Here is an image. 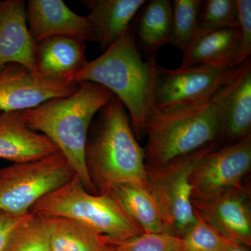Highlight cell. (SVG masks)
I'll return each mask as SVG.
<instances>
[{
	"label": "cell",
	"instance_id": "cb8c5ba5",
	"mask_svg": "<svg viewBox=\"0 0 251 251\" xmlns=\"http://www.w3.org/2000/svg\"><path fill=\"white\" fill-rule=\"evenodd\" d=\"M196 215V222L181 238V251H225L234 244L202 218Z\"/></svg>",
	"mask_w": 251,
	"mask_h": 251
},
{
	"label": "cell",
	"instance_id": "484cf974",
	"mask_svg": "<svg viewBox=\"0 0 251 251\" xmlns=\"http://www.w3.org/2000/svg\"><path fill=\"white\" fill-rule=\"evenodd\" d=\"M111 245L115 251H181L182 239L166 232H144L126 242Z\"/></svg>",
	"mask_w": 251,
	"mask_h": 251
},
{
	"label": "cell",
	"instance_id": "4fadbf2b",
	"mask_svg": "<svg viewBox=\"0 0 251 251\" xmlns=\"http://www.w3.org/2000/svg\"><path fill=\"white\" fill-rule=\"evenodd\" d=\"M26 16L34 44L56 36L95 42L93 27L87 16L74 12L62 0H29L26 3Z\"/></svg>",
	"mask_w": 251,
	"mask_h": 251
},
{
	"label": "cell",
	"instance_id": "2e32d148",
	"mask_svg": "<svg viewBox=\"0 0 251 251\" xmlns=\"http://www.w3.org/2000/svg\"><path fill=\"white\" fill-rule=\"evenodd\" d=\"M57 151L58 149L47 137L28 128L21 111L0 113V158L25 163Z\"/></svg>",
	"mask_w": 251,
	"mask_h": 251
},
{
	"label": "cell",
	"instance_id": "9c48e42d",
	"mask_svg": "<svg viewBox=\"0 0 251 251\" xmlns=\"http://www.w3.org/2000/svg\"><path fill=\"white\" fill-rule=\"evenodd\" d=\"M251 168V135L202 157L190 176L192 199H204L241 186Z\"/></svg>",
	"mask_w": 251,
	"mask_h": 251
},
{
	"label": "cell",
	"instance_id": "3957f363",
	"mask_svg": "<svg viewBox=\"0 0 251 251\" xmlns=\"http://www.w3.org/2000/svg\"><path fill=\"white\" fill-rule=\"evenodd\" d=\"M154 60H143L131 29L101 55L89 62L71 83L92 82L105 87L128 110L130 125L138 142L146 138L153 101Z\"/></svg>",
	"mask_w": 251,
	"mask_h": 251
},
{
	"label": "cell",
	"instance_id": "5bb4252c",
	"mask_svg": "<svg viewBox=\"0 0 251 251\" xmlns=\"http://www.w3.org/2000/svg\"><path fill=\"white\" fill-rule=\"evenodd\" d=\"M87 44L76 38L56 36L34 44L36 71L50 80L69 82L88 64Z\"/></svg>",
	"mask_w": 251,
	"mask_h": 251
},
{
	"label": "cell",
	"instance_id": "4316f807",
	"mask_svg": "<svg viewBox=\"0 0 251 251\" xmlns=\"http://www.w3.org/2000/svg\"><path fill=\"white\" fill-rule=\"evenodd\" d=\"M238 28L239 29V46H238L236 65L240 66L251 54V1L237 0Z\"/></svg>",
	"mask_w": 251,
	"mask_h": 251
},
{
	"label": "cell",
	"instance_id": "52a82bcc",
	"mask_svg": "<svg viewBox=\"0 0 251 251\" xmlns=\"http://www.w3.org/2000/svg\"><path fill=\"white\" fill-rule=\"evenodd\" d=\"M214 150H202L158 168H146L148 191L159 211L166 233L182 238L196 222L190 176L202 157Z\"/></svg>",
	"mask_w": 251,
	"mask_h": 251
},
{
	"label": "cell",
	"instance_id": "d4e9b609",
	"mask_svg": "<svg viewBox=\"0 0 251 251\" xmlns=\"http://www.w3.org/2000/svg\"><path fill=\"white\" fill-rule=\"evenodd\" d=\"M199 30L238 28L237 0H204L199 14Z\"/></svg>",
	"mask_w": 251,
	"mask_h": 251
},
{
	"label": "cell",
	"instance_id": "83f0119b",
	"mask_svg": "<svg viewBox=\"0 0 251 251\" xmlns=\"http://www.w3.org/2000/svg\"><path fill=\"white\" fill-rule=\"evenodd\" d=\"M33 211L24 214H9L0 211V251H4L15 232L32 219Z\"/></svg>",
	"mask_w": 251,
	"mask_h": 251
},
{
	"label": "cell",
	"instance_id": "4dcf8cb0",
	"mask_svg": "<svg viewBox=\"0 0 251 251\" xmlns=\"http://www.w3.org/2000/svg\"><path fill=\"white\" fill-rule=\"evenodd\" d=\"M0 113H1V112H0Z\"/></svg>",
	"mask_w": 251,
	"mask_h": 251
},
{
	"label": "cell",
	"instance_id": "44dd1931",
	"mask_svg": "<svg viewBox=\"0 0 251 251\" xmlns=\"http://www.w3.org/2000/svg\"><path fill=\"white\" fill-rule=\"evenodd\" d=\"M51 219V251H100L106 244L97 232L73 220Z\"/></svg>",
	"mask_w": 251,
	"mask_h": 251
},
{
	"label": "cell",
	"instance_id": "30bf717a",
	"mask_svg": "<svg viewBox=\"0 0 251 251\" xmlns=\"http://www.w3.org/2000/svg\"><path fill=\"white\" fill-rule=\"evenodd\" d=\"M78 87L50 80L21 64L10 63L0 72V112L35 108L51 99L72 95Z\"/></svg>",
	"mask_w": 251,
	"mask_h": 251
},
{
	"label": "cell",
	"instance_id": "ba28073f",
	"mask_svg": "<svg viewBox=\"0 0 251 251\" xmlns=\"http://www.w3.org/2000/svg\"><path fill=\"white\" fill-rule=\"evenodd\" d=\"M238 67L220 69L198 65L168 69L156 63L153 72L155 108L168 111L211 103Z\"/></svg>",
	"mask_w": 251,
	"mask_h": 251
},
{
	"label": "cell",
	"instance_id": "9a60e30c",
	"mask_svg": "<svg viewBox=\"0 0 251 251\" xmlns=\"http://www.w3.org/2000/svg\"><path fill=\"white\" fill-rule=\"evenodd\" d=\"M34 47L27 27L25 1L0 0V72L6 64L16 63L38 73Z\"/></svg>",
	"mask_w": 251,
	"mask_h": 251
},
{
	"label": "cell",
	"instance_id": "f546056e",
	"mask_svg": "<svg viewBox=\"0 0 251 251\" xmlns=\"http://www.w3.org/2000/svg\"><path fill=\"white\" fill-rule=\"evenodd\" d=\"M100 251H114L113 247H112L111 244H105Z\"/></svg>",
	"mask_w": 251,
	"mask_h": 251
},
{
	"label": "cell",
	"instance_id": "7402d4cb",
	"mask_svg": "<svg viewBox=\"0 0 251 251\" xmlns=\"http://www.w3.org/2000/svg\"><path fill=\"white\" fill-rule=\"evenodd\" d=\"M202 0H173V35L171 44L184 52L199 31Z\"/></svg>",
	"mask_w": 251,
	"mask_h": 251
},
{
	"label": "cell",
	"instance_id": "603a6c76",
	"mask_svg": "<svg viewBox=\"0 0 251 251\" xmlns=\"http://www.w3.org/2000/svg\"><path fill=\"white\" fill-rule=\"evenodd\" d=\"M51 229L50 218L34 213L15 232L4 251H51Z\"/></svg>",
	"mask_w": 251,
	"mask_h": 251
},
{
	"label": "cell",
	"instance_id": "7c38bea8",
	"mask_svg": "<svg viewBox=\"0 0 251 251\" xmlns=\"http://www.w3.org/2000/svg\"><path fill=\"white\" fill-rule=\"evenodd\" d=\"M211 103L221 118V147L234 145L251 135V58L238 67Z\"/></svg>",
	"mask_w": 251,
	"mask_h": 251
},
{
	"label": "cell",
	"instance_id": "e0dca14e",
	"mask_svg": "<svg viewBox=\"0 0 251 251\" xmlns=\"http://www.w3.org/2000/svg\"><path fill=\"white\" fill-rule=\"evenodd\" d=\"M239 37V28L198 31L182 53L181 67H237Z\"/></svg>",
	"mask_w": 251,
	"mask_h": 251
},
{
	"label": "cell",
	"instance_id": "ffe728a7",
	"mask_svg": "<svg viewBox=\"0 0 251 251\" xmlns=\"http://www.w3.org/2000/svg\"><path fill=\"white\" fill-rule=\"evenodd\" d=\"M105 193L111 196L145 233L165 232L159 211L145 188L125 183L114 185Z\"/></svg>",
	"mask_w": 251,
	"mask_h": 251
},
{
	"label": "cell",
	"instance_id": "d6986e66",
	"mask_svg": "<svg viewBox=\"0 0 251 251\" xmlns=\"http://www.w3.org/2000/svg\"><path fill=\"white\" fill-rule=\"evenodd\" d=\"M130 29L142 55L154 60L162 46L171 44L173 35V6L170 0L145 1L135 15Z\"/></svg>",
	"mask_w": 251,
	"mask_h": 251
},
{
	"label": "cell",
	"instance_id": "6da1fadb",
	"mask_svg": "<svg viewBox=\"0 0 251 251\" xmlns=\"http://www.w3.org/2000/svg\"><path fill=\"white\" fill-rule=\"evenodd\" d=\"M72 95L47 100L21 111L28 128L45 135L67 158L88 192L98 194L85 161L89 130L94 117L114 94L92 82L78 83Z\"/></svg>",
	"mask_w": 251,
	"mask_h": 251
},
{
	"label": "cell",
	"instance_id": "8992f818",
	"mask_svg": "<svg viewBox=\"0 0 251 251\" xmlns=\"http://www.w3.org/2000/svg\"><path fill=\"white\" fill-rule=\"evenodd\" d=\"M75 175L59 151L36 161L0 168V211L16 215L29 212L39 200Z\"/></svg>",
	"mask_w": 251,
	"mask_h": 251
},
{
	"label": "cell",
	"instance_id": "ac0fdd59",
	"mask_svg": "<svg viewBox=\"0 0 251 251\" xmlns=\"http://www.w3.org/2000/svg\"><path fill=\"white\" fill-rule=\"evenodd\" d=\"M146 0H87L82 4L93 27L95 42L103 51L130 29L135 15Z\"/></svg>",
	"mask_w": 251,
	"mask_h": 251
},
{
	"label": "cell",
	"instance_id": "8fae6325",
	"mask_svg": "<svg viewBox=\"0 0 251 251\" xmlns=\"http://www.w3.org/2000/svg\"><path fill=\"white\" fill-rule=\"evenodd\" d=\"M195 213L234 244L251 245L249 193L243 185L204 199H191Z\"/></svg>",
	"mask_w": 251,
	"mask_h": 251
},
{
	"label": "cell",
	"instance_id": "7a4b0ae2",
	"mask_svg": "<svg viewBox=\"0 0 251 251\" xmlns=\"http://www.w3.org/2000/svg\"><path fill=\"white\" fill-rule=\"evenodd\" d=\"M98 115L85 148L86 165L97 192L106 193L114 185L125 183L148 191L144 148L123 103L114 96Z\"/></svg>",
	"mask_w": 251,
	"mask_h": 251
},
{
	"label": "cell",
	"instance_id": "f1b7e54d",
	"mask_svg": "<svg viewBox=\"0 0 251 251\" xmlns=\"http://www.w3.org/2000/svg\"><path fill=\"white\" fill-rule=\"evenodd\" d=\"M225 251H251L250 247L243 244H234Z\"/></svg>",
	"mask_w": 251,
	"mask_h": 251
},
{
	"label": "cell",
	"instance_id": "5b68a950",
	"mask_svg": "<svg viewBox=\"0 0 251 251\" xmlns=\"http://www.w3.org/2000/svg\"><path fill=\"white\" fill-rule=\"evenodd\" d=\"M31 211L80 223L103 237L107 244H119L144 233L111 196L88 192L76 175L39 200Z\"/></svg>",
	"mask_w": 251,
	"mask_h": 251
},
{
	"label": "cell",
	"instance_id": "277c9868",
	"mask_svg": "<svg viewBox=\"0 0 251 251\" xmlns=\"http://www.w3.org/2000/svg\"><path fill=\"white\" fill-rule=\"evenodd\" d=\"M146 168L221 147L219 110L211 103L161 111L155 108L146 127Z\"/></svg>",
	"mask_w": 251,
	"mask_h": 251
}]
</instances>
